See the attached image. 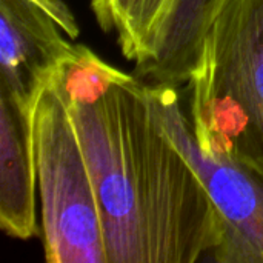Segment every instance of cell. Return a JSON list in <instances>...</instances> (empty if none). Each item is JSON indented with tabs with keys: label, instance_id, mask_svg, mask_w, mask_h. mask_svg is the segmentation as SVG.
<instances>
[{
	"label": "cell",
	"instance_id": "obj_5",
	"mask_svg": "<svg viewBox=\"0 0 263 263\" xmlns=\"http://www.w3.org/2000/svg\"><path fill=\"white\" fill-rule=\"evenodd\" d=\"M0 92L35 105L72 55L79 25L63 0H0Z\"/></svg>",
	"mask_w": 263,
	"mask_h": 263
},
{
	"label": "cell",
	"instance_id": "obj_3",
	"mask_svg": "<svg viewBox=\"0 0 263 263\" xmlns=\"http://www.w3.org/2000/svg\"><path fill=\"white\" fill-rule=\"evenodd\" d=\"M34 156L49 263H108L100 203L68 103L54 83L34 109Z\"/></svg>",
	"mask_w": 263,
	"mask_h": 263
},
{
	"label": "cell",
	"instance_id": "obj_4",
	"mask_svg": "<svg viewBox=\"0 0 263 263\" xmlns=\"http://www.w3.org/2000/svg\"><path fill=\"white\" fill-rule=\"evenodd\" d=\"M148 94L160 126L191 162L223 220L211 262L263 263V179L199 146L174 85L148 83Z\"/></svg>",
	"mask_w": 263,
	"mask_h": 263
},
{
	"label": "cell",
	"instance_id": "obj_1",
	"mask_svg": "<svg viewBox=\"0 0 263 263\" xmlns=\"http://www.w3.org/2000/svg\"><path fill=\"white\" fill-rule=\"evenodd\" d=\"M51 83L68 103L88 159L108 263L210 262L223 220L160 126L148 85L83 45Z\"/></svg>",
	"mask_w": 263,
	"mask_h": 263
},
{
	"label": "cell",
	"instance_id": "obj_2",
	"mask_svg": "<svg viewBox=\"0 0 263 263\" xmlns=\"http://www.w3.org/2000/svg\"><path fill=\"white\" fill-rule=\"evenodd\" d=\"M186 83L199 146L263 179V0H227Z\"/></svg>",
	"mask_w": 263,
	"mask_h": 263
},
{
	"label": "cell",
	"instance_id": "obj_7",
	"mask_svg": "<svg viewBox=\"0 0 263 263\" xmlns=\"http://www.w3.org/2000/svg\"><path fill=\"white\" fill-rule=\"evenodd\" d=\"M173 0H142L129 26L126 43L120 48L128 60L137 62Z\"/></svg>",
	"mask_w": 263,
	"mask_h": 263
},
{
	"label": "cell",
	"instance_id": "obj_8",
	"mask_svg": "<svg viewBox=\"0 0 263 263\" xmlns=\"http://www.w3.org/2000/svg\"><path fill=\"white\" fill-rule=\"evenodd\" d=\"M142 0H91L92 12L105 32H114L122 48Z\"/></svg>",
	"mask_w": 263,
	"mask_h": 263
},
{
	"label": "cell",
	"instance_id": "obj_6",
	"mask_svg": "<svg viewBox=\"0 0 263 263\" xmlns=\"http://www.w3.org/2000/svg\"><path fill=\"white\" fill-rule=\"evenodd\" d=\"M34 109L0 92V227L20 240L39 234Z\"/></svg>",
	"mask_w": 263,
	"mask_h": 263
}]
</instances>
